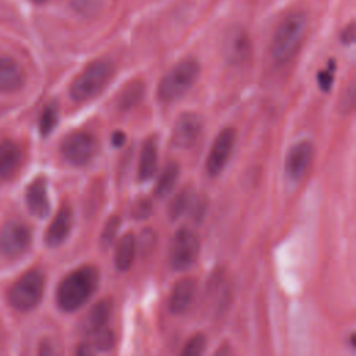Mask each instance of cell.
Segmentation results:
<instances>
[{
  "label": "cell",
  "instance_id": "cell-1",
  "mask_svg": "<svg viewBox=\"0 0 356 356\" xmlns=\"http://www.w3.org/2000/svg\"><path fill=\"white\" fill-rule=\"evenodd\" d=\"M99 271L93 266H82L67 274L57 286L56 300L61 310L74 312L82 307L95 293Z\"/></svg>",
  "mask_w": 356,
  "mask_h": 356
},
{
  "label": "cell",
  "instance_id": "cell-2",
  "mask_svg": "<svg viewBox=\"0 0 356 356\" xmlns=\"http://www.w3.org/2000/svg\"><path fill=\"white\" fill-rule=\"evenodd\" d=\"M307 28V18L302 11L289 13L284 19L278 24L270 51L271 57L278 64L288 63L298 51Z\"/></svg>",
  "mask_w": 356,
  "mask_h": 356
},
{
  "label": "cell",
  "instance_id": "cell-3",
  "mask_svg": "<svg viewBox=\"0 0 356 356\" xmlns=\"http://www.w3.org/2000/svg\"><path fill=\"white\" fill-rule=\"evenodd\" d=\"M113 64L106 60H96L89 64L71 83L70 96L75 102H86L95 97L113 76Z\"/></svg>",
  "mask_w": 356,
  "mask_h": 356
},
{
  "label": "cell",
  "instance_id": "cell-4",
  "mask_svg": "<svg viewBox=\"0 0 356 356\" xmlns=\"http://www.w3.org/2000/svg\"><path fill=\"white\" fill-rule=\"evenodd\" d=\"M200 72L199 63L193 58H185L174 65L160 81L157 95L163 102L179 99L195 83Z\"/></svg>",
  "mask_w": 356,
  "mask_h": 356
},
{
  "label": "cell",
  "instance_id": "cell-5",
  "mask_svg": "<svg viewBox=\"0 0 356 356\" xmlns=\"http://www.w3.org/2000/svg\"><path fill=\"white\" fill-rule=\"evenodd\" d=\"M44 289V277L39 270H29L22 274L8 289L10 305L19 310H32L40 302Z\"/></svg>",
  "mask_w": 356,
  "mask_h": 356
},
{
  "label": "cell",
  "instance_id": "cell-6",
  "mask_svg": "<svg viewBox=\"0 0 356 356\" xmlns=\"http://www.w3.org/2000/svg\"><path fill=\"white\" fill-rule=\"evenodd\" d=\"M200 249L197 235L189 228H181L174 235L170 248V264L174 270H186L197 259Z\"/></svg>",
  "mask_w": 356,
  "mask_h": 356
},
{
  "label": "cell",
  "instance_id": "cell-7",
  "mask_svg": "<svg viewBox=\"0 0 356 356\" xmlns=\"http://www.w3.org/2000/svg\"><path fill=\"white\" fill-rule=\"evenodd\" d=\"M96 152V142L93 136L83 131L68 134L61 145L60 153L63 159L72 165H85Z\"/></svg>",
  "mask_w": 356,
  "mask_h": 356
},
{
  "label": "cell",
  "instance_id": "cell-8",
  "mask_svg": "<svg viewBox=\"0 0 356 356\" xmlns=\"http://www.w3.org/2000/svg\"><path fill=\"white\" fill-rule=\"evenodd\" d=\"M31 229L21 221H8L0 228V253L7 257L24 254L31 245Z\"/></svg>",
  "mask_w": 356,
  "mask_h": 356
},
{
  "label": "cell",
  "instance_id": "cell-9",
  "mask_svg": "<svg viewBox=\"0 0 356 356\" xmlns=\"http://www.w3.org/2000/svg\"><path fill=\"white\" fill-rule=\"evenodd\" d=\"M234 145H235V129L228 127L220 131L207 154L206 170L209 175L216 177L224 170V167L227 165L231 157Z\"/></svg>",
  "mask_w": 356,
  "mask_h": 356
},
{
  "label": "cell",
  "instance_id": "cell-10",
  "mask_svg": "<svg viewBox=\"0 0 356 356\" xmlns=\"http://www.w3.org/2000/svg\"><path fill=\"white\" fill-rule=\"evenodd\" d=\"M313 153L314 149L309 140H300L289 149L285 159V174L291 181L296 182L303 178L312 163Z\"/></svg>",
  "mask_w": 356,
  "mask_h": 356
},
{
  "label": "cell",
  "instance_id": "cell-11",
  "mask_svg": "<svg viewBox=\"0 0 356 356\" xmlns=\"http://www.w3.org/2000/svg\"><path fill=\"white\" fill-rule=\"evenodd\" d=\"M202 132V118L199 114L188 111L182 113L172 129V143L177 147L188 149L197 140Z\"/></svg>",
  "mask_w": 356,
  "mask_h": 356
},
{
  "label": "cell",
  "instance_id": "cell-12",
  "mask_svg": "<svg viewBox=\"0 0 356 356\" xmlns=\"http://www.w3.org/2000/svg\"><path fill=\"white\" fill-rule=\"evenodd\" d=\"M197 291V282L195 278L179 280L170 295L168 309L174 314H181L189 309Z\"/></svg>",
  "mask_w": 356,
  "mask_h": 356
},
{
  "label": "cell",
  "instance_id": "cell-13",
  "mask_svg": "<svg viewBox=\"0 0 356 356\" xmlns=\"http://www.w3.org/2000/svg\"><path fill=\"white\" fill-rule=\"evenodd\" d=\"M25 83L22 65L10 56L0 57V92H15Z\"/></svg>",
  "mask_w": 356,
  "mask_h": 356
},
{
  "label": "cell",
  "instance_id": "cell-14",
  "mask_svg": "<svg viewBox=\"0 0 356 356\" xmlns=\"http://www.w3.org/2000/svg\"><path fill=\"white\" fill-rule=\"evenodd\" d=\"M22 161V152L19 146L10 140L4 139L0 142V182L11 179Z\"/></svg>",
  "mask_w": 356,
  "mask_h": 356
},
{
  "label": "cell",
  "instance_id": "cell-15",
  "mask_svg": "<svg viewBox=\"0 0 356 356\" xmlns=\"http://www.w3.org/2000/svg\"><path fill=\"white\" fill-rule=\"evenodd\" d=\"M26 206L29 211L39 218H43L49 214L50 202L44 178L33 179L26 188Z\"/></svg>",
  "mask_w": 356,
  "mask_h": 356
},
{
  "label": "cell",
  "instance_id": "cell-16",
  "mask_svg": "<svg viewBox=\"0 0 356 356\" xmlns=\"http://www.w3.org/2000/svg\"><path fill=\"white\" fill-rule=\"evenodd\" d=\"M71 227H72V213L70 207L64 206L57 211L56 217L53 218V221L50 222L44 234L46 245L51 248L61 245L68 236Z\"/></svg>",
  "mask_w": 356,
  "mask_h": 356
},
{
  "label": "cell",
  "instance_id": "cell-17",
  "mask_svg": "<svg viewBox=\"0 0 356 356\" xmlns=\"http://www.w3.org/2000/svg\"><path fill=\"white\" fill-rule=\"evenodd\" d=\"M135 250H136V241L135 236L128 232L125 234L117 243L115 254H114V263L117 270L127 271L135 259Z\"/></svg>",
  "mask_w": 356,
  "mask_h": 356
},
{
  "label": "cell",
  "instance_id": "cell-18",
  "mask_svg": "<svg viewBox=\"0 0 356 356\" xmlns=\"http://www.w3.org/2000/svg\"><path fill=\"white\" fill-rule=\"evenodd\" d=\"M110 312H111V303L107 299L96 303L90 309V312L88 313V316L83 321V327H85L86 332L90 335V334H95V332L103 330L108 320Z\"/></svg>",
  "mask_w": 356,
  "mask_h": 356
},
{
  "label": "cell",
  "instance_id": "cell-19",
  "mask_svg": "<svg viewBox=\"0 0 356 356\" xmlns=\"http://www.w3.org/2000/svg\"><path fill=\"white\" fill-rule=\"evenodd\" d=\"M157 167V146L153 139H149L140 152L139 164H138V175L139 179L146 181L150 179Z\"/></svg>",
  "mask_w": 356,
  "mask_h": 356
},
{
  "label": "cell",
  "instance_id": "cell-20",
  "mask_svg": "<svg viewBox=\"0 0 356 356\" xmlns=\"http://www.w3.org/2000/svg\"><path fill=\"white\" fill-rule=\"evenodd\" d=\"M249 51L248 36L242 31H234L227 44V54L231 61H241Z\"/></svg>",
  "mask_w": 356,
  "mask_h": 356
},
{
  "label": "cell",
  "instance_id": "cell-21",
  "mask_svg": "<svg viewBox=\"0 0 356 356\" xmlns=\"http://www.w3.org/2000/svg\"><path fill=\"white\" fill-rule=\"evenodd\" d=\"M178 175H179L178 165L175 163L167 164L164 167V170L161 171L159 179H157V184H156V188H154L156 195L160 196V197L168 195L172 191V188L175 186Z\"/></svg>",
  "mask_w": 356,
  "mask_h": 356
},
{
  "label": "cell",
  "instance_id": "cell-22",
  "mask_svg": "<svg viewBox=\"0 0 356 356\" xmlns=\"http://www.w3.org/2000/svg\"><path fill=\"white\" fill-rule=\"evenodd\" d=\"M143 95V85L142 82H131L129 85H127L120 96H118V106L122 110H128L131 107H134Z\"/></svg>",
  "mask_w": 356,
  "mask_h": 356
},
{
  "label": "cell",
  "instance_id": "cell-23",
  "mask_svg": "<svg viewBox=\"0 0 356 356\" xmlns=\"http://www.w3.org/2000/svg\"><path fill=\"white\" fill-rule=\"evenodd\" d=\"M58 121V108L56 104H47L39 118V131L43 136L49 135Z\"/></svg>",
  "mask_w": 356,
  "mask_h": 356
},
{
  "label": "cell",
  "instance_id": "cell-24",
  "mask_svg": "<svg viewBox=\"0 0 356 356\" xmlns=\"http://www.w3.org/2000/svg\"><path fill=\"white\" fill-rule=\"evenodd\" d=\"M191 200H192L191 192L186 191V189L181 191L175 196V199L171 202V206H170V216H171V218H178L179 216H182L186 211V209L189 207Z\"/></svg>",
  "mask_w": 356,
  "mask_h": 356
},
{
  "label": "cell",
  "instance_id": "cell-25",
  "mask_svg": "<svg viewBox=\"0 0 356 356\" xmlns=\"http://www.w3.org/2000/svg\"><path fill=\"white\" fill-rule=\"evenodd\" d=\"M204 350H206V337L203 334H196L186 342L179 356H203Z\"/></svg>",
  "mask_w": 356,
  "mask_h": 356
},
{
  "label": "cell",
  "instance_id": "cell-26",
  "mask_svg": "<svg viewBox=\"0 0 356 356\" xmlns=\"http://www.w3.org/2000/svg\"><path fill=\"white\" fill-rule=\"evenodd\" d=\"M118 225H120V220L117 217H111L107 221V224H106V227L103 229L102 238H100L103 246H108L113 242V239H114V236H115V234L118 231Z\"/></svg>",
  "mask_w": 356,
  "mask_h": 356
},
{
  "label": "cell",
  "instance_id": "cell-27",
  "mask_svg": "<svg viewBox=\"0 0 356 356\" xmlns=\"http://www.w3.org/2000/svg\"><path fill=\"white\" fill-rule=\"evenodd\" d=\"M334 67H335V64L331 60L328 68L320 71V74H318V85L323 90H330V88L334 82Z\"/></svg>",
  "mask_w": 356,
  "mask_h": 356
},
{
  "label": "cell",
  "instance_id": "cell-28",
  "mask_svg": "<svg viewBox=\"0 0 356 356\" xmlns=\"http://www.w3.org/2000/svg\"><path fill=\"white\" fill-rule=\"evenodd\" d=\"M150 211H152V204L146 199L136 202L132 207V216L136 218H146L150 214Z\"/></svg>",
  "mask_w": 356,
  "mask_h": 356
},
{
  "label": "cell",
  "instance_id": "cell-29",
  "mask_svg": "<svg viewBox=\"0 0 356 356\" xmlns=\"http://www.w3.org/2000/svg\"><path fill=\"white\" fill-rule=\"evenodd\" d=\"M353 39H355V29H353V24H350L342 32V42L352 43Z\"/></svg>",
  "mask_w": 356,
  "mask_h": 356
},
{
  "label": "cell",
  "instance_id": "cell-30",
  "mask_svg": "<svg viewBox=\"0 0 356 356\" xmlns=\"http://www.w3.org/2000/svg\"><path fill=\"white\" fill-rule=\"evenodd\" d=\"M111 142H113V145L114 146H122L124 145V142H125V135L122 134V132H120V131H115L113 135H111Z\"/></svg>",
  "mask_w": 356,
  "mask_h": 356
},
{
  "label": "cell",
  "instance_id": "cell-31",
  "mask_svg": "<svg viewBox=\"0 0 356 356\" xmlns=\"http://www.w3.org/2000/svg\"><path fill=\"white\" fill-rule=\"evenodd\" d=\"M217 356H231V352H229V349L227 346H221V349L218 350Z\"/></svg>",
  "mask_w": 356,
  "mask_h": 356
},
{
  "label": "cell",
  "instance_id": "cell-32",
  "mask_svg": "<svg viewBox=\"0 0 356 356\" xmlns=\"http://www.w3.org/2000/svg\"><path fill=\"white\" fill-rule=\"evenodd\" d=\"M32 3H35V4H43V3H46L47 0H31Z\"/></svg>",
  "mask_w": 356,
  "mask_h": 356
}]
</instances>
